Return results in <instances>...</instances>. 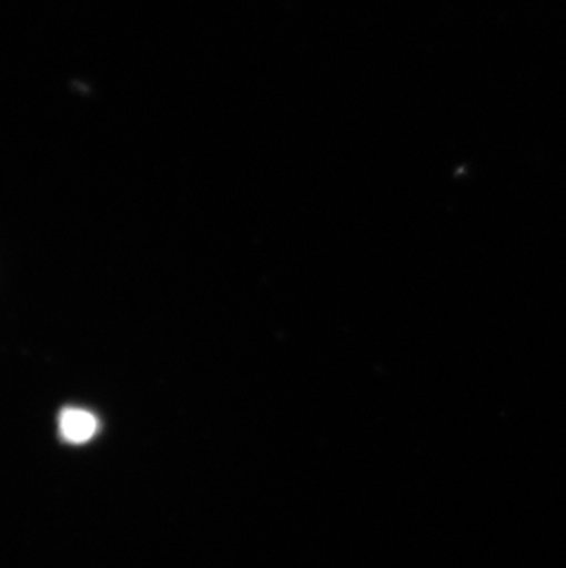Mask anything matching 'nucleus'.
<instances>
[{
  "label": "nucleus",
  "instance_id": "1",
  "mask_svg": "<svg viewBox=\"0 0 566 568\" xmlns=\"http://www.w3.org/2000/svg\"><path fill=\"white\" fill-rule=\"evenodd\" d=\"M59 433L70 444H85L98 433V418L83 408H67L59 416Z\"/></svg>",
  "mask_w": 566,
  "mask_h": 568
}]
</instances>
